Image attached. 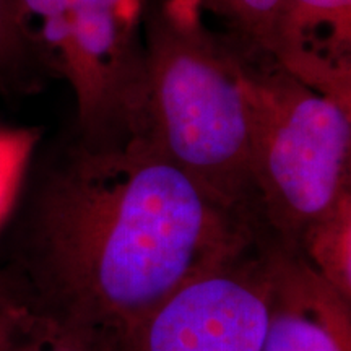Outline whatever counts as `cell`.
<instances>
[{"mask_svg":"<svg viewBox=\"0 0 351 351\" xmlns=\"http://www.w3.org/2000/svg\"><path fill=\"white\" fill-rule=\"evenodd\" d=\"M41 135L36 127L0 125V231L16 207Z\"/></svg>","mask_w":351,"mask_h":351,"instance_id":"obj_10","label":"cell"},{"mask_svg":"<svg viewBox=\"0 0 351 351\" xmlns=\"http://www.w3.org/2000/svg\"><path fill=\"white\" fill-rule=\"evenodd\" d=\"M145 132L156 148L247 223L258 219L243 56L215 36L192 0L143 10Z\"/></svg>","mask_w":351,"mask_h":351,"instance_id":"obj_2","label":"cell"},{"mask_svg":"<svg viewBox=\"0 0 351 351\" xmlns=\"http://www.w3.org/2000/svg\"><path fill=\"white\" fill-rule=\"evenodd\" d=\"M295 252L351 300V191L302 231Z\"/></svg>","mask_w":351,"mask_h":351,"instance_id":"obj_9","label":"cell"},{"mask_svg":"<svg viewBox=\"0 0 351 351\" xmlns=\"http://www.w3.org/2000/svg\"><path fill=\"white\" fill-rule=\"evenodd\" d=\"M204 16L212 15L230 26L252 52L265 54L271 25L282 0H192Z\"/></svg>","mask_w":351,"mask_h":351,"instance_id":"obj_11","label":"cell"},{"mask_svg":"<svg viewBox=\"0 0 351 351\" xmlns=\"http://www.w3.org/2000/svg\"><path fill=\"white\" fill-rule=\"evenodd\" d=\"M0 351H122V345L25 296L0 327Z\"/></svg>","mask_w":351,"mask_h":351,"instance_id":"obj_8","label":"cell"},{"mask_svg":"<svg viewBox=\"0 0 351 351\" xmlns=\"http://www.w3.org/2000/svg\"><path fill=\"white\" fill-rule=\"evenodd\" d=\"M265 254L197 276L148 314L122 351H261L267 324Z\"/></svg>","mask_w":351,"mask_h":351,"instance_id":"obj_5","label":"cell"},{"mask_svg":"<svg viewBox=\"0 0 351 351\" xmlns=\"http://www.w3.org/2000/svg\"><path fill=\"white\" fill-rule=\"evenodd\" d=\"M252 244L251 223L147 135L80 137L46 171L32 204L34 301L122 345L179 288Z\"/></svg>","mask_w":351,"mask_h":351,"instance_id":"obj_1","label":"cell"},{"mask_svg":"<svg viewBox=\"0 0 351 351\" xmlns=\"http://www.w3.org/2000/svg\"><path fill=\"white\" fill-rule=\"evenodd\" d=\"M265 261L269 302L261 351H351V300L295 251L276 245Z\"/></svg>","mask_w":351,"mask_h":351,"instance_id":"obj_6","label":"cell"},{"mask_svg":"<svg viewBox=\"0 0 351 351\" xmlns=\"http://www.w3.org/2000/svg\"><path fill=\"white\" fill-rule=\"evenodd\" d=\"M241 56L257 217L296 251L302 231L350 191L351 109L269 56Z\"/></svg>","mask_w":351,"mask_h":351,"instance_id":"obj_3","label":"cell"},{"mask_svg":"<svg viewBox=\"0 0 351 351\" xmlns=\"http://www.w3.org/2000/svg\"><path fill=\"white\" fill-rule=\"evenodd\" d=\"M25 296V293L16 285H13L10 288L0 289V327H2L3 320H5L8 313H10L12 307L20 300H23Z\"/></svg>","mask_w":351,"mask_h":351,"instance_id":"obj_13","label":"cell"},{"mask_svg":"<svg viewBox=\"0 0 351 351\" xmlns=\"http://www.w3.org/2000/svg\"><path fill=\"white\" fill-rule=\"evenodd\" d=\"M75 39L73 85L80 137L143 134L147 62L143 0H65Z\"/></svg>","mask_w":351,"mask_h":351,"instance_id":"obj_4","label":"cell"},{"mask_svg":"<svg viewBox=\"0 0 351 351\" xmlns=\"http://www.w3.org/2000/svg\"><path fill=\"white\" fill-rule=\"evenodd\" d=\"M13 283L10 278H8L7 275H3V274H0V289H5V288H10V287H13Z\"/></svg>","mask_w":351,"mask_h":351,"instance_id":"obj_14","label":"cell"},{"mask_svg":"<svg viewBox=\"0 0 351 351\" xmlns=\"http://www.w3.org/2000/svg\"><path fill=\"white\" fill-rule=\"evenodd\" d=\"M39 77L41 72L21 39L15 0H0V91L28 93L38 86Z\"/></svg>","mask_w":351,"mask_h":351,"instance_id":"obj_12","label":"cell"},{"mask_svg":"<svg viewBox=\"0 0 351 351\" xmlns=\"http://www.w3.org/2000/svg\"><path fill=\"white\" fill-rule=\"evenodd\" d=\"M265 56L351 109V0H282Z\"/></svg>","mask_w":351,"mask_h":351,"instance_id":"obj_7","label":"cell"}]
</instances>
